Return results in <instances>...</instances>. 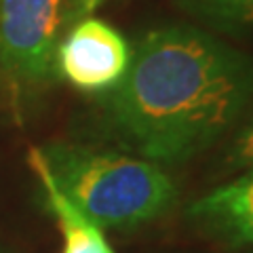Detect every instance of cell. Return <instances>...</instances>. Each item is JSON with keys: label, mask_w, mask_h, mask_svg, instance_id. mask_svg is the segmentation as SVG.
Masks as SVG:
<instances>
[{"label": "cell", "mask_w": 253, "mask_h": 253, "mask_svg": "<svg viewBox=\"0 0 253 253\" xmlns=\"http://www.w3.org/2000/svg\"><path fill=\"white\" fill-rule=\"evenodd\" d=\"M30 167L36 173L38 181H41L46 196V205H49L51 213L61 228V234H63L61 253H116L104 236V230L86 217L57 188L49 169H46L41 148L30 150Z\"/></svg>", "instance_id": "cell-6"}, {"label": "cell", "mask_w": 253, "mask_h": 253, "mask_svg": "<svg viewBox=\"0 0 253 253\" xmlns=\"http://www.w3.org/2000/svg\"><path fill=\"white\" fill-rule=\"evenodd\" d=\"M253 101V57L192 26L141 38L104 99L110 129L156 165H181L226 135Z\"/></svg>", "instance_id": "cell-1"}, {"label": "cell", "mask_w": 253, "mask_h": 253, "mask_svg": "<svg viewBox=\"0 0 253 253\" xmlns=\"http://www.w3.org/2000/svg\"><path fill=\"white\" fill-rule=\"evenodd\" d=\"M194 15L230 34L253 32V0H184Z\"/></svg>", "instance_id": "cell-7"}, {"label": "cell", "mask_w": 253, "mask_h": 253, "mask_svg": "<svg viewBox=\"0 0 253 253\" xmlns=\"http://www.w3.org/2000/svg\"><path fill=\"white\" fill-rule=\"evenodd\" d=\"M104 0H76L74 4V15H89L93 13Z\"/></svg>", "instance_id": "cell-9"}, {"label": "cell", "mask_w": 253, "mask_h": 253, "mask_svg": "<svg viewBox=\"0 0 253 253\" xmlns=\"http://www.w3.org/2000/svg\"><path fill=\"white\" fill-rule=\"evenodd\" d=\"M53 181L101 230H133L175 207L177 186L141 156L55 141L41 148Z\"/></svg>", "instance_id": "cell-2"}, {"label": "cell", "mask_w": 253, "mask_h": 253, "mask_svg": "<svg viewBox=\"0 0 253 253\" xmlns=\"http://www.w3.org/2000/svg\"><path fill=\"white\" fill-rule=\"evenodd\" d=\"M133 49L110 23L84 17L55 51V70L81 91H110L121 83Z\"/></svg>", "instance_id": "cell-4"}, {"label": "cell", "mask_w": 253, "mask_h": 253, "mask_svg": "<svg viewBox=\"0 0 253 253\" xmlns=\"http://www.w3.org/2000/svg\"><path fill=\"white\" fill-rule=\"evenodd\" d=\"M74 0H0V66L11 76L42 83L55 72L59 34Z\"/></svg>", "instance_id": "cell-3"}, {"label": "cell", "mask_w": 253, "mask_h": 253, "mask_svg": "<svg viewBox=\"0 0 253 253\" xmlns=\"http://www.w3.org/2000/svg\"><path fill=\"white\" fill-rule=\"evenodd\" d=\"M186 217L201 234L224 247H253V171L239 173L190 203Z\"/></svg>", "instance_id": "cell-5"}, {"label": "cell", "mask_w": 253, "mask_h": 253, "mask_svg": "<svg viewBox=\"0 0 253 253\" xmlns=\"http://www.w3.org/2000/svg\"><path fill=\"white\" fill-rule=\"evenodd\" d=\"M74 4H76V0H74Z\"/></svg>", "instance_id": "cell-10"}, {"label": "cell", "mask_w": 253, "mask_h": 253, "mask_svg": "<svg viewBox=\"0 0 253 253\" xmlns=\"http://www.w3.org/2000/svg\"><path fill=\"white\" fill-rule=\"evenodd\" d=\"M224 169L236 173L253 171V118L230 141L224 156Z\"/></svg>", "instance_id": "cell-8"}]
</instances>
